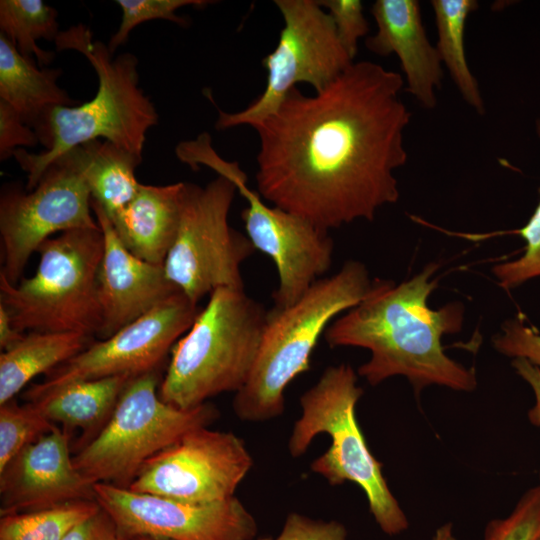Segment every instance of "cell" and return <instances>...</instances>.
Here are the masks:
<instances>
[{
	"label": "cell",
	"instance_id": "obj_1",
	"mask_svg": "<svg viewBox=\"0 0 540 540\" xmlns=\"http://www.w3.org/2000/svg\"><path fill=\"white\" fill-rule=\"evenodd\" d=\"M403 85L399 73L363 60L314 95L293 88L254 127L258 194L328 231L396 203L411 119Z\"/></svg>",
	"mask_w": 540,
	"mask_h": 540
},
{
	"label": "cell",
	"instance_id": "obj_2",
	"mask_svg": "<svg viewBox=\"0 0 540 540\" xmlns=\"http://www.w3.org/2000/svg\"><path fill=\"white\" fill-rule=\"evenodd\" d=\"M438 262L396 284L376 278L362 301L326 329L331 348L359 347L370 358L357 374L376 386L394 376L405 377L417 396L428 386L471 392L477 386L473 369L445 353L442 337L459 333L464 306L449 302L434 310L427 304L438 286Z\"/></svg>",
	"mask_w": 540,
	"mask_h": 540
},
{
	"label": "cell",
	"instance_id": "obj_3",
	"mask_svg": "<svg viewBox=\"0 0 540 540\" xmlns=\"http://www.w3.org/2000/svg\"><path fill=\"white\" fill-rule=\"evenodd\" d=\"M58 51L75 50L84 55L98 77L95 96L81 105L47 109L33 127L44 150L24 148L13 157L27 173L25 190H33L47 168L73 147L96 139L107 140L142 158L147 131L158 122L155 106L139 87L138 60L131 53L117 57L101 41H93L83 24L60 31Z\"/></svg>",
	"mask_w": 540,
	"mask_h": 540
},
{
	"label": "cell",
	"instance_id": "obj_4",
	"mask_svg": "<svg viewBox=\"0 0 540 540\" xmlns=\"http://www.w3.org/2000/svg\"><path fill=\"white\" fill-rule=\"evenodd\" d=\"M366 266L348 260L322 277L294 304L268 310L258 355L246 384L235 393V415L263 422L285 409V390L310 361L320 337L338 315L359 304L372 286Z\"/></svg>",
	"mask_w": 540,
	"mask_h": 540
},
{
	"label": "cell",
	"instance_id": "obj_5",
	"mask_svg": "<svg viewBox=\"0 0 540 540\" xmlns=\"http://www.w3.org/2000/svg\"><path fill=\"white\" fill-rule=\"evenodd\" d=\"M267 313L244 289L214 290L172 347L160 398L191 409L221 393L238 392L255 364Z\"/></svg>",
	"mask_w": 540,
	"mask_h": 540
},
{
	"label": "cell",
	"instance_id": "obj_6",
	"mask_svg": "<svg viewBox=\"0 0 540 540\" xmlns=\"http://www.w3.org/2000/svg\"><path fill=\"white\" fill-rule=\"evenodd\" d=\"M362 395L350 364L327 367L300 397L301 415L293 425L288 450L293 458L303 456L317 435L327 434L331 444L313 460L312 472L332 486L357 484L379 528L394 536L406 531L409 522L357 422L356 405Z\"/></svg>",
	"mask_w": 540,
	"mask_h": 540
},
{
	"label": "cell",
	"instance_id": "obj_7",
	"mask_svg": "<svg viewBox=\"0 0 540 540\" xmlns=\"http://www.w3.org/2000/svg\"><path fill=\"white\" fill-rule=\"evenodd\" d=\"M103 250L101 228L74 229L49 238L39 247L40 260L32 276L12 285L0 275V305L15 329L23 334L98 335V272Z\"/></svg>",
	"mask_w": 540,
	"mask_h": 540
},
{
	"label": "cell",
	"instance_id": "obj_8",
	"mask_svg": "<svg viewBox=\"0 0 540 540\" xmlns=\"http://www.w3.org/2000/svg\"><path fill=\"white\" fill-rule=\"evenodd\" d=\"M159 383L158 370L132 377L107 423L73 456L90 482L129 488L151 458L218 417L208 402L191 409L166 403L157 392Z\"/></svg>",
	"mask_w": 540,
	"mask_h": 540
},
{
	"label": "cell",
	"instance_id": "obj_9",
	"mask_svg": "<svg viewBox=\"0 0 540 540\" xmlns=\"http://www.w3.org/2000/svg\"><path fill=\"white\" fill-rule=\"evenodd\" d=\"M236 192L235 184L220 175L204 187L183 184L179 226L164 269L194 304L218 288L244 289L241 266L255 248L229 225Z\"/></svg>",
	"mask_w": 540,
	"mask_h": 540
},
{
	"label": "cell",
	"instance_id": "obj_10",
	"mask_svg": "<svg viewBox=\"0 0 540 540\" xmlns=\"http://www.w3.org/2000/svg\"><path fill=\"white\" fill-rule=\"evenodd\" d=\"M274 3L283 18V27L275 49L262 59L267 72L265 88L238 112L218 109V130L242 125L254 128L278 109L297 84H309L319 92L354 62L340 42L329 14L317 0Z\"/></svg>",
	"mask_w": 540,
	"mask_h": 540
},
{
	"label": "cell",
	"instance_id": "obj_11",
	"mask_svg": "<svg viewBox=\"0 0 540 540\" xmlns=\"http://www.w3.org/2000/svg\"><path fill=\"white\" fill-rule=\"evenodd\" d=\"M91 193L82 177L55 160L37 186L27 191L9 184L0 195V275L17 284L31 255L57 232L100 229L91 207Z\"/></svg>",
	"mask_w": 540,
	"mask_h": 540
},
{
	"label": "cell",
	"instance_id": "obj_12",
	"mask_svg": "<svg viewBox=\"0 0 540 540\" xmlns=\"http://www.w3.org/2000/svg\"><path fill=\"white\" fill-rule=\"evenodd\" d=\"M212 170L232 181L247 206L241 217L247 237L274 262L278 287L273 292L275 309L297 302L322 278L332 263L334 244L329 231L296 214L265 204L247 184V176L237 162L215 158Z\"/></svg>",
	"mask_w": 540,
	"mask_h": 540
},
{
	"label": "cell",
	"instance_id": "obj_13",
	"mask_svg": "<svg viewBox=\"0 0 540 540\" xmlns=\"http://www.w3.org/2000/svg\"><path fill=\"white\" fill-rule=\"evenodd\" d=\"M200 308L183 293L171 298L121 328L91 343L74 357L33 384L25 397L31 401L66 384L118 375L138 376L158 370L167 353L188 331Z\"/></svg>",
	"mask_w": 540,
	"mask_h": 540
},
{
	"label": "cell",
	"instance_id": "obj_14",
	"mask_svg": "<svg viewBox=\"0 0 540 540\" xmlns=\"http://www.w3.org/2000/svg\"><path fill=\"white\" fill-rule=\"evenodd\" d=\"M95 500L124 538L164 540H254L255 518L236 497L193 502L94 484Z\"/></svg>",
	"mask_w": 540,
	"mask_h": 540
},
{
	"label": "cell",
	"instance_id": "obj_15",
	"mask_svg": "<svg viewBox=\"0 0 540 540\" xmlns=\"http://www.w3.org/2000/svg\"><path fill=\"white\" fill-rule=\"evenodd\" d=\"M253 466L232 432L195 428L151 458L129 489L193 502L229 499Z\"/></svg>",
	"mask_w": 540,
	"mask_h": 540
},
{
	"label": "cell",
	"instance_id": "obj_16",
	"mask_svg": "<svg viewBox=\"0 0 540 540\" xmlns=\"http://www.w3.org/2000/svg\"><path fill=\"white\" fill-rule=\"evenodd\" d=\"M69 441L68 430L55 426L0 470L1 516L95 500L94 484L76 469Z\"/></svg>",
	"mask_w": 540,
	"mask_h": 540
},
{
	"label": "cell",
	"instance_id": "obj_17",
	"mask_svg": "<svg viewBox=\"0 0 540 540\" xmlns=\"http://www.w3.org/2000/svg\"><path fill=\"white\" fill-rule=\"evenodd\" d=\"M91 207L104 237L98 272V336L105 339L180 291L168 279L164 265L144 261L122 244L104 209L94 199Z\"/></svg>",
	"mask_w": 540,
	"mask_h": 540
},
{
	"label": "cell",
	"instance_id": "obj_18",
	"mask_svg": "<svg viewBox=\"0 0 540 540\" xmlns=\"http://www.w3.org/2000/svg\"><path fill=\"white\" fill-rule=\"evenodd\" d=\"M375 35L366 47L379 56L395 54L407 82V91L426 109L437 104L443 68L440 56L424 28L417 0H376L371 7Z\"/></svg>",
	"mask_w": 540,
	"mask_h": 540
},
{
	"label": "cell",
	"instance_id": "obj_19",
	"mask_svg": "<svg viewBox=\"0 0 540 540\" xmlns=\"http://www.w3.org/2000/svg\"><path fill=\"white\" fill-rule=\"evenodd\" d=\"M183 184H140L131 201L108 217L119 240L133 255L164 265L179 226Z\"/></svg>",
	"mask_w": 540,
	"mask_h": 540
},
{
	"label": "cell",
	"instance_id": "obj_20",
	"mask_svg": "<svg viewBox=\"0 0 540 540\" xmlns=\"http://www.w3.org/2000/svg\"><path fill=\"white\" fill-rule=\"evenodd\" d=\"M57 159L82 177L109 218L131 201L141 184L135 169L142 158L107 140L82 143Z\"/></svg>",
	"mask_w": 540,
	"mask_h": 540
},
{
	"label": "cell",
	"instance_id": "obj_21",
	"mask_svg": "<svg viewBox=\"0 0 540 540\" xmlns=\"http://www.w3.org/2000/svg\"><path fill=\"white\" fill-rule=\"evenodd\" d=\"M61 73L59 68H38L0 33V100L11 105L29 127L51 107L79 103L57 85Z\"/></svg>",
	"mask_w": 540,
	"mask_h": 540
},
{
	"label": "cell",
	"instance_id": "obj_22",
	"mask_svg": "<svg viewBox=\"0 0 540 540\" xmlns=\"http://www.w3.org/2000/svg\"><path fill=\"white\" fill-rule=\"evenodd\" d=\"M131 378L118 375L72 382L31 401L38 404L51 422H59L65 429H81L80 442L84 446L107 423Z\"/></svg>",
	"mask_w": 540,
	"mask_h": 540
},
{
	"label": "cell",
	"instance_id": "obj_23",
	"mask_svg": "<svg viewBox=\"0 0 540 540\" xmlns=\"http://www.w3.org/2000/svg\"><path fill=\"white\" fill-rule=\"evenodd\" d=\"M81 332H27L0 355V405L18 394L34 377L65 363L90 345Z\"/></svg>",
	"mask_w": 540,
	"mask_h": 540
},
{
	"label": "cell",
	"instance_id": "obj_24",
	"mask_svg": "<svg viewBox=\"0 0 540 540\" xmlns=\"http://www.w3.org/2000/svg\"><path fill=\"white\" fill-rule=\"evenodd\" d=\"M438 40L435 45L442 64L463 100L479 115L485 106L479 84L468 65L465 52V27L469 15L477 10L475 0H432Z\"/></svg>",
	"mask_w": 540,
	"mask_h": 540
},
{
	"label": "cell",
	"instance_id": "obj_25",
	"mask_svg": "<svg viewBox=\"0 0 540 540\" xmlns=\"http://www.w3.org/2000/svg\"><path fill=\"white\" fill-rule=\"evenodd\" d=\"M57 15L53 7L41 0H1V33L14 43L22 56L28 59L34 56L39 65H47L54 53L39 48L36 41L56 40L60 33Z\"/></svg>",
	"mask_w": 540,
	"mask_h": 540
},
{
	"label": "cell",
	"instance_id": "obj_26",
	"mask_svg": "<svg viewBox=\"0 0 540 540\" xmlns=\"http://www.w3.org/2000/svg\"><path fill=\"white\" fill-rule=\"evenodd\" d=\"M99 510L95 500H81L2 515L0 540H63L73 527Z\"/></svg>",
	"mask_w": 540,
	"mask_h": 540
},
{
	"label": "cell",
	"instance_id": "obj_27",
	"mask_svg": "<svg viewBox=\"0 0 540 540\" xmlns=\"http://www.w3.org/2000/svg\"><path fill=\"white\" fill-rule=\"evenodd\" d=\"M56 425L38 404L19 405L14 399L0 405V470L26 446L50 432Z\"/></svg>",
	"mask_w": 540,
	"mask_h": 540
},
{
	"label": "cell",
	"instance_id": "obj_28",
	"mask_svg": "<svg viewBox=\"0 0 540 540\" xmlns=\"http://www.w3.org/2000/svg\"><path fill=\"white\" fill-rule=\"evenodd\" d=\"M536 130L540 138V119L536 122ZM498 234H517L525 240L524 252L518 259L499 263L492 268L499 286L509 291L540 277V200L527 223L521 228L489 234H464V236L479 239Z\"/></svg>",
	"mask_w": 540,
	"mask_h": 540
},
{
	"label": "cell",
	"instance_id": "obj_29",
	"mask_svg": "<svg viewBox=\"0 0 540 540\" xmlns=\"http://www.w3.org/2000/svg\"><path fill=\"white\" fill-rule=\"evenodd\" d=\"M121 7L122 19L115 34L110 38L107 47L113 55L118 47L127 42L130 32L139 24L147 21L161 19L179 25H186L187 21L176 15V11L186 6H205L210 1L203 0H117Z\"/></svg>",
	"mask_w": 540,
	"mask_h": 540
},
{
	"label": "cell",
	"instance_id": "obj_30",
	"mask_svg": "<svg viewBox=\"0 0 540 540\" xmlns=\"http://www.w3.org/2000/svg\"><path fill=\"white\" fill-rule=\"evenodd\" d=\"M540 529V481L518 500L508 516L491 520L483 540H535Z\"/></svg>",
	"mask_w": 540,
	"mask_h": 540
},
{
	"label": "cell",
	"instance_id": "obj_31",
	"mask_svg": "<svg viewBox=\"0 0 540 540\" xmlns=\"http://www.w3.org/2000/svg\"><path fill=\"white\" fill-rule=\"evenodd\" d=\"M494 349L507 357L524 358L540 367V332L522 314L506 320L492 338Z\"/></svg>",
	"mask_w": 540,
	"mask_h": 540
},
{
	"label": "cell",
	"instance_id": "obj_32",
	"mask_svg": "<svg viewBox=\"0 0 540 540\" xmlns=\"http://www.w3.org/2000/svg\"><path fill=\"white\" fill-rule=\"evenodd\" d=\"M319 4L329 14L343 47L354 60L358 41L369 32L360 0H320Z\"/></svg>",
	"mask_w": 540,
	"mask_h": 540
},
{
	"label": "cell",
	"instance_id": "obj_33",
	"mask_svg": "<svg viewBox=\"0 0 540 540\" xmlns=\"http://www.w3.org/2000/svg\"><path fill=\"white\" fill-rule=\"evenodd\" d=\"M274 540H347V530L337 520H318L291 512Z\"/></svg>",
	"mask_w": 540,
	"mask_h": 540
},
{
	"label": "cell",
	"instance_id": "obj_34",
	"mask_svg": "<svg viewBox=\"0 0 540 540\" xmlns=\"http://www.w3.org/2000/svg\"><path fill=\"white\" fill-rule=\"evenodd\" d=\"M38 143L34 129L24 123L11 105L0 100V160L12 157L18 148L33 147Z\"/></svg>",
	"mask_w": 540,
	"mask_h": 540
},
{
	"label": "cell",
	"instance_id": "obj_35",
	"mask_svg": "<svg viewBox=\"0 0 540 540\" xmlns=\"http://www.w3.org/2000/svg\"><path fill=\"white\" fill-rule=\"evenodd\" d=\"M63 540H124L112 518L101 508L73 527Z\"/></svg>",
	"mask_w": 540,
	"mask_h": 540
},
{
	"label": "cell",
	"instance_id": "obj_36",
	"mask_svg": "<svg viewBox=\"0 0 540 540\" xmlns=\"http://www.w3.org/2000/svg\"><path fill=\"white\" fill-rule=\"evenodd\" d=\"M516 374L531 388L534 404L528 411V419L534 426L540 427V367L524 358H514L511 362Z\"/></svg>",
	"mask_w": 540,
	"mask_h": 540
},
{
	"label": "cell",
	"instance_id": "obj_37",
	"mask_svg": "<svg viewBox=\"0 0 540 540\" xmlns=\"http://www.w3.org/2000/svg\"><path fill=\"white\" fill-rule=\"evenodd\" d=\"M23 333L18 332L12 324L7 310L0 305V347L5 351L15 345L22 337Z\"/></svg>",
	"mask_w": 540,
	"mask_h": 540
},
{
	"label": "cell",
	"instance_id": "obj_38",
	"mask_svg": "<svg viewBox=\"0 0 540 540\" xmlns=\"http://www.w3.org/2000/svg\"><path fill=\"white\" fill-rule=\"evenodd\" d=\"M271 539L272 538H270L268 536H264V537H257L254 540H271ZM124 540H164V539H157V538H151V537H146V536H138V537L124 538Z\"/></svg>",
	"mask_w": 540,
	"mask_h": 540
},
{
	"label": "cell",
	"instance_id": "obj_39",
	"mask_svg": "<svg viewBox=\"0 0 540 540\" xmlns=\"http://www.w3.org/2000/svg\"><path fill=\"white\" fill-rule=\"evenodd\" d=\"M535 540H540V529H539V531H538V534H537Z\"/></svg>",
	"mask_w": 540,
	"mask_h": 540
}]
</instances>
